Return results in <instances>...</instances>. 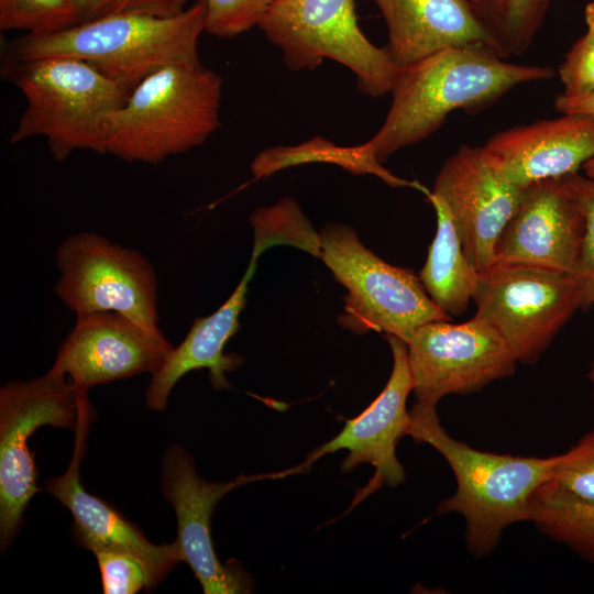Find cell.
<instances>
[{
	"label": "cell",
	"instance_id": "cell-14",
	"mask_svg": "<svg viewBox=\"0 0 594 594\" xmlns=\"http://www.w3.org/2000/svg\"><path fill=\"white\" fill-rule=\"evenodd\" d=\"M524 191L497 170L483 146L462 145L441 167L431 193L447 205L464 254L483 272L493 265L495 244Z\"/></svg>",
	"mask_w": 594,
	"mask_h": 594
},
{
	"label": "cell",
	"instance_id": "cell-17",
	"mask_svg": "<svg viewBox=\"0 0 594 594\" xmlns=\"http://www.w3.org/2000/svg\"><path fill=\"white\" fill-rule=\"evenodd\" d=\"M583 233V217L559 178L537 182L525 188L518 209L502 231L492 266L573 274Z\"/></svg>",
	"mask_w": 594,
	"mask_h": 594
},
{
	"label": "cell",
	"instance_id": "cell-22",
	"mask_svg": "<svg viewBox=\"0 0 594 594\" xmlns=\"http://www.w3.org/2000/svg\"><path fill=\"white\" fill-rule=\"evenodd\" d=\"M529 521L594 564V504L570 499L541 485L531 499Z\"/></svg>",
	"mask_w": 594,
	"mask_h": 594
},
{
	"label": "cell",
	"instance_id": "cell-1",
	"mask_svg": "<svg viewBox=\"0 0 594 594\" xmlns=\"http://www.w3.org/2000/svg\"><path fill=\"white\" fill-rule=\"evenodd\" d=\"M554 76L550 67L517 65L479 47H451L399 67L384 123L366 143L337 146V164L378 176L393 187H418L382 166L393 153L435 133L457 110H483L513 88Z\"/></svg>",
	"mask_w": 594,
	"mask_h": 594
},
{
	"label": "cell",
	"instance_id": "cell-8",
	"mask_svg": "<svg viewBox=\"0 0 594 594\" xmlns=\"http://www.w3.org/2000/svg\"><path fill=\"white\" fill-rule=\"evenodd\" d=\"M88 392L50 370L26 382H10L0 389V548L3 553L24 522L33 496L44 488L29 438L43 426L76 427Z\"/></svg>",
	"mask_w": 594,
	"mask_h": 594
},
{
	"label": "cell",
	"instance_id": "cell-3",
	"mask_svg": "<svg viewBox=\"0 0 594 594\" xmlns=\"http://www.w3.org/2000/svg\"><path fill=\"white\" fill-rule=\"evenodd\" d=\"M406 436L436 449L450 465L457 490L438 505L439 514L457 513L465 521L466 547L475 557L490 554L504 530L529 521L535 493L548 482L560 459L481 451L452 438L436 406L416 403Z\"/></svg>",
	"mask_w": 594,
	"mask_h": 594
},
{
	"label": "cell",
	"instance_id": "cell-7",
	"mask_svg": "<svg viewBox=\"0 0 594 594\" xmlns=\"http://www.w3.org/2000/svg\"><path fill=\"white\" fill-rule=\"evenodd\" d=\"M258 28L290 70H312L333 59L355 75L362 94L391 92L399 67L363 34L354 0H273Z\"/></svg>",
	"mask_w": 594,
	"mask_h": 594
},
{
	"label": "cell",
	"instance_id": "cell-19",
	"mask_svg": "<svg viewBox=\"0 0 594 594\" xmlns=\"http://www.w3.org/2000/svg\"><path fill=\"white\" fill-rule=\"evenodd\" d=\"M388 30L391 58L398 67L451 47H479L498 55L469 0H370ZM499 56V55H498Z\"/></svg>",
	"mask_w": 594,
	"mask_h": 594
},
{
	"label": "cell",
	"instance_id": "cell-12",
	"mask_svg": "<svg viewBox=\"0 0 594 594\" xmlns=\"http://www.w3.org/2000/svg\"><path fill=\"white\" fill-rule=\"evenodd\" d=\"M406 344L417 402L433 406L447 395L474 393L512 376L518 363L499 333L475 316L463 323H426Z\"/></svg>",
	"mask_w": 594,
	"mask_h": 594
},
{
	"label": "cell",
	"instance_id": "cell-20",
	"mask_svg": "<svg viewBox=\"0 0 594 594\" xmlns=\"http://www.w3.org/2000/svg\"><path fill=\"white\" fill-rule=\"evenodd\" d=\"M256 258L252 255L244 276L227 301L213 314L197 317L185 339L173 348L161 369L151 375L145 392L147 408L164 411L176 383L191 371L209 370V380L215 389L231 387L227 373L237 370L243 363V358L239 354H224L223 350L240 327L239 317L245 306Z\"/></svg>",
	"mask_w": 594,
	"mask_h": 594
},
{
	"label": "cell",
	"instance_id": "cell-15",
	"mask_svg": "<svg viewBox=\"0 0 594 594\" xmlns=\"http://www.w3.org/2000/svg\"><path fill=\"white\" fill-rule=\"evenodd\" d=\"M95 417L96 411L87 399L74 428L75 444L68 468L62 475L45 481L44 490L70 512L72 534L77 546L92 553L113 550L136 557L145 566L148 579L146 591L151 592L183 562L182 551L176 539L166 544L151 542L142 530L117 508L88 493L82 486L80 464L86 452L89 427Z\"/></svg>",
	"mask_w": 594,
	"mask_h": 594
},
{
	"label": "cell",
	"instance_id": "cell-28",
	"mask_svg": "<svg viewBox=\"0 0 594 594\" xmlns=\"http://www.w3.org/2000/svg\"><path fill=\"white\" fill-rule=\"evenodd\" d=\"M94 554L105 594H135L147 590V573L136 557L113 550H101Z\"/></svg>",
	"mask_w": 594,
	"mask_h": 594
},
{
	"label": "cell",
	"instance_id": "cell-30",
	"mask_svg": "<svg viewBox=\"0 0 594 594\" xmlns=\"http://www.w3.org/2000/svg\"><path fill=\"white\" fill-rule=\"evenodd\" d=\"M565 96H581L594 91V38L580 37L566 53L559 67Z\"/></svg>",
	"mask_w": 594,
	"mask_h": 594
},
{
	"label": "cell",
	"instance_id": "cell-2",
	"mask_svg": "<svg viewBox=\"0 0 594 594\" xmlns=\"http://www.w3.org/2000/svg\"><path fill=\"white\" fill-rule=\"evenodd\" d=\"M205 29L206 1L197 0L174 16L119 13L52 34H23L6 44L3 59L77 58L131 94L166 66L200 62L198 41Z\"/></svg>",
	"mask_w": 594,
	"mask_h": 594
},
{
	"label": "cell",
	"instance_id": "cell-6",
	"mask_svg": "<svg viewBox=\"0 0 594 594\" xmlns=\"http://www.w3.org/2000/svg\"><path fill=\"white\" fill-rule=\"evenodd\" d=\"M320 258L346 290L342 327L354 333L370 330L408 342L421 326L450 321L451 316L429 297L420 278L366 249L344 224H327L320 237Z\"/></svg>",
	"mask_w": 594,
	"mask_h": 594
},
{
	"label": "cell",
	"instance_id": "cell-13",
	"mask_svg": "<svg viewBox=\"0 0 594 594\" xmlns=\"http://www.w3.org/2000/svg\"><path fill=\"white\" fill-rule=\"evenodd\" d=\"M173 348L162 331L152 332L121 314H77L50 371L88 392L97 385L154 374Z\"/></svg>",
	"mask_w": 594,
	"mask_h": 594
},
{
	"label": "cell",
	"instance_id": "cell-18",
	"mask_svg": "<svg viewBox=\"0 0 594 594\" xmlns=\"http://www.w3.org/2000/svg\"><path fill=\"white\" fill-rule=\"evenodd\" d=\"M497 170L525 189L578 173L594 158V117L563 114L492 135L483 145Z\"/></svg>",
	"mask_w": 594,
	"mask_h": 594
},
{
	"label": "cell",
	"instance_id": "cell-26",
	"mask_svg": "<svg viewBox=\"0 0 594 594\" xmlns=\"http://www.w3.org/2000/svg\"><path fill=\"white\" fill-rule=\"evenodd\" d=\"M583 217L584 233L573 276L581 285L583 307L594 304V180L579 173L559 178Z\"/></svg>",
	"mask_w": 594,
	"mask_h": 594
},
{
	"label": "cell",
	"instance_id": "cell-24",
	"mask_svg": "<svg viewBox=\"0 0 594 594\" xmlns=\"http://www.w3.org/2000/svg\"><path fill=\"white\" fill-rule=\"evenodd\" d=\"M80 22L74 0H0V30L46 35Z\"/></svg>",
	"mask_w": 594,
	"mask_h": 594
},
{
	"label": "cell",
	"instance_id": "cell-10",
	"mask_svg": "<svg viewBox=\"0 0 594 594\" xmlns=\"http://www.w3.org/2000/svg\"><path fill=\"white\" fill-rule=\"evenodd\" d=\"M475 317L492 326L517 362L535 363L554 336L583 307L572 274L506 265L480 272L473 296Z\"/></svg>",
	"mask_w": 594,
	"mask_h": 594
},
{
	"label": "cell",
	"instance_id": "cell-25",
	"mask_svg": "<svg viewBox=\"0 0 594 594\" xmlns=\"http://www.w3.org/2000/svg\"><path fill=\"white\" fill-rule=\"evenodd\" d=\"M542 486L570 499L594 504V426L560 454L551 479Z\"/></svg>",
	"mask_w": 594,
	"mask_h": 594
},
{
	"label": "cell",
	"instance_id": "cell-5",
	"mask_svg": "<svg viewBox=\"0 0 594 594\" xmlns=\"http://www.w3.org/2000/svg\"><path fill=\"white\" fill-rule=\"evenodd\" d=\"M1 75L26 101L11 143L44 138L58 162L79 150L106 154L107 120L125 103V89L90 64L63 56L3 59Z\"/></svg>",
	"mask_w": 594,
	"mask_h": 594
},
{
	"label": "cell",
	"instance_id": "cell-27",
	"mask_svg": "<svg viewBox=\"0 0 594 594\" xmlns=\"http://www.w3.org/2000/svg\"><path fill=\"white\" fill-rule=\"evenodd\" d=\"M205 1V32L220 38H232L258 26L273 0Z\"/></svg>",
	"mask_w": 594,
	"mask_h": 594
},
{
	"label": "cell",
	"instance_id": "cell-4",
	"mask_svg": "<svg viewBox=\"0 0 594 594\" xmlns=\"http://www.w3.org/2000/svg\"><path fill=\"white\" fill-rule=\"evenodd\" d=\"M221 95V77L201 62L153 73L109 116L106 153L157 165L201 145L220 125Z\"/></svg>",
	"mask_w": 594,
	"mask_h": 594
},
{
	"label": "cell",
	"instance_id": "cell-35",
	"mask_svg": "<svg viewBox=\"0 0 594 594\" xmlns=\"http://www.w3.org/2000/svg\"><path fill=\"white\" fill-rule=\"evenodd\" d=\"M469 1H471L474 6L480 2V0H469Z\"/></svg>",
	"mask_w": 594,
	"mask_h": 594
},
{
	"label": "cell",
	"instance_id": "cell-23",
	"mask_svg": "<svg viewBox=\"0 0 594 594\" xmlns=\"http://www.w3.org/2000/svg\"><path fill=\"white\" fill-rule=\"evenodd\" d=\"M551 0H480L476 12L502 58L525 53L544 22Z\"/></svg>",
	"mask_w": 594,
	"mask_h": 594
},
{
	"label": "cell",
	"instance_id": "cell-9",
	"mask_svg": "<svg viewBox=\"0 0 594 594\" xmlns=\"http://www.w3.org/2000/svg\"><path fill=\"white\" fill-rule=\"evenodd\" d=\"M56 296L77 314L113 311L160 332L157 278L140 252L94 232L69 235L56 249Z\"/></svg>",
	"mask_w": 594,
	"mask_h": 594
},
{
	"label": "cell",
	"instance_id": "cell-33",
	"mask_svg": "<svg viewBox=\"0 0 594 594\" xmlns=\"http://www.w3.org/2000/svg\"><path fill=\"white\" fill-rule=\"evenodd\" d=\"M585 176L594 180V158L587 161L583 167Z\"/></svg>",
	"mask_w": 594,
	"mask_h": 594
},
{
	"label": "cell",
	"instance_id": "cell-31",
	"mask_svg": "<svg viewBox=\"0 0 594 594\" xmlns=\"http://www.w3.org/2000/svg\"><path fill=\"white\" fill-rule=\"evenodd\" d=\"M554 107L563 114L594 117V91L581 96H565L560 94L554 100Z\"/></svg>",
	"mask_w": 594,
	"mask_h": 594
},
{
	"label": "cell",
	"instance_id": "cell-11",
	"mask_svg": "<svg viewBox=\"0 0 594 594\" xmlns=\"http://www.w3.org/2000/svg\"><path fill=\"white\" fill-rule=\"evenodd\" d=\"M302 462L284 471L239 475L229 482L201 479L194 459L180 446L168 447L162 459V494L177 519V542L183 562L191 569L205 594L250 593L251 575L234 560L223 564L211 538V517L218 503L232 490L251 482L277 480L308 471Z\"/></svg>",
	"mask_w": 594,
	"mask_h": 594
},
{
	"label": "cell",
	"instance_id": "cell-16",
	"mask_svg": "<svg viewBox=\"0 0 594 594\" xmlns=\"http://www.w3.org/2000/svg\"><path fill=\"white\" fill-rule=\"evenodd\" d=\"M386 339L393 354V369L383 391L359 416L346 420L334 438L312 450L304 461L310 468L326 454L346 450L349 454L341 464L342 472L348 473L362 463L371 464L374 475L356 493L352 507L383 485L394 487L406 480L396 446L409 426L406 403L413 392V382L406 342L393 334H386Z\"/></svg>",
	"mask_w": 594,
	"mask_h": 594
},
{
	"label": "cell",
	"instance_id": "cell-21",
	"mask_svg": "<svg viewBox=\"0 0 594 594\" xmlns=\"http://www.w3.org/2000/svg\"><path fill=\"white\" fill-rule=\"evenodd\" d=\"M427 197L436 211L437 230L419 278L440 309L459 316L473 299L480 272L464 254L447 205L431 191Z\"/></svg>",
	"mask_w": 594,
	"mask_h": 594
},
{
	"label": "cell",
	"instance_id": "cell-29",
	"mask_svg": "<svg viewBox=\"0 0 594 594\" xmlns=\"http://www.w3.org/2000/svg\"><path fill=\"white\" fill-rule=\"evenodd\" d=\"M189 0H74L80 22L100 16L131 13L174 16L186 10Z\"/></svg>",
	"mask_w": 594,
	"mask_h": 594
},
{
	"label": "cell",
	"instance_id": "cell-32",
	"mask_svg": "<svg viewBox=\"0 0 594 594\" xmlns=\"http://www.w3.org/2000/svg\"><path fill=\"white\" fill-rule=\"evenodd\" d=\"M585 22L587 25V32L586 34L594 38V0L587 3L585 7Z\"/></svg>",
	"mask_w": 594,
	"mask_h": 594
},
{
	"label": "cell",
	"instance_id": "cell-34",
	"mask_svg": "<svg viewBox=\"0 0 594 594\" xmlns=\"http://www.w3.org/2000/svg\"><path fill=\"white\" fill-rule=\"evenodd\" d=\"M588 377H590L591 382L594 383V362H593V364L591 366Z\"/></svg>",
	"mask_w": 594,
	"mask_h": 594
}]
</instances>
